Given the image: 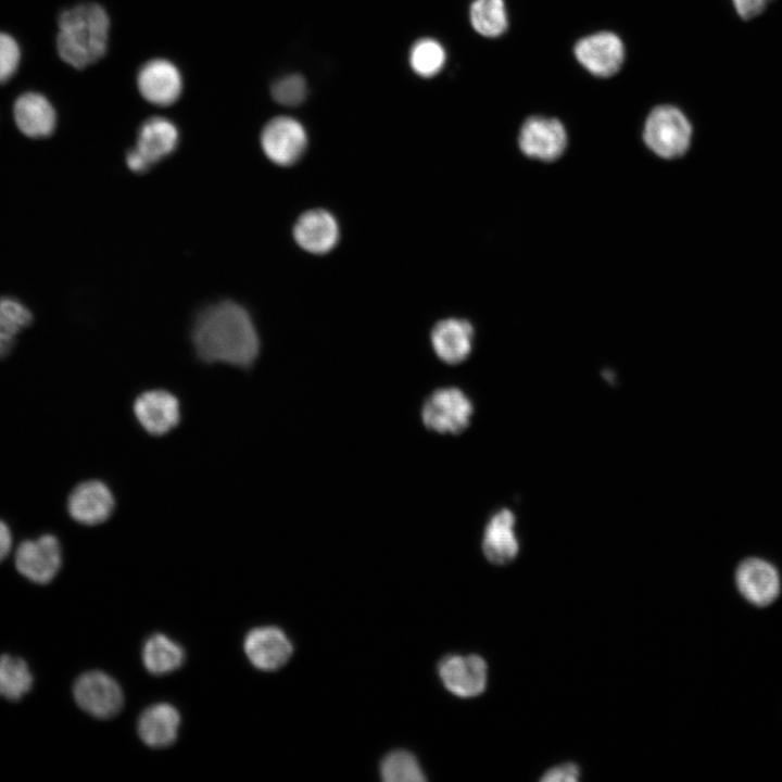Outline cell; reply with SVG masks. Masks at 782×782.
<instances>
[{"label": "cell", "mask_w": 782, "mask_h": 782, "mask_svg": "<svg viewBox=\"0 0 782 782\" xmlns=\"http://www.w3.org/2000/svg\"><path fill=\"white\" fill-rule=\"evenodd\" d=\"M180 715L167 704L160 703L149 706L138 719V734L141 741L153 748L172 745L178 733Z\"/></svg>", "instance_id": "ffe728a7"}, {"label": "cell", "mask_w": 782, "mask_h": 782, "mask_svg": "<svg viewBox=\"0 0 782 782\" xmlns=\"http://www.w3.org/2000/svg\"><path fill=\"white\" fill-rule=\"evenodd\" d=\"M12 547V533L3 520L0 519V563L9 555Z\"/></svg>", "instance_id": "d6a6232c"}, {"label": "cell", "mask_w": 782, "mask_h": 782, "mask_svg": "<svg viewBox=\"0 0 782 782\" xmlns=\"http://www.w3.org/2000/svg\"><path fill=\"white\" fill-rule=\"evenodd\" d=\"M243 647L250 663L264 671L281 668L293 653L287 634L273 626L252 629L244 639Z\"/></svg>", "instance_id": "5bb4252c"}, {"label": "cell", "mask_w": 782, "mask_h": 782, "mask_svg": "<svg viewBox=\"0 0 782 782\" xmlns=\"http://www.w3.org/2000/svg\"><path fill=\"white\" fill-rule=\"evenodd\" d=\"M21 58L16 40L0 33V84L8 81L16 72Z\"/></svg>", "instance_id": "f1b7e54d"}, {"label": "cell", "mask_w": 782, "mask_h": 782, "mask_svg": "<svg viewBox=\"0 0 782 782\" xmlns=\"http://www.w3.org/2000/svg\"><path fill=\"white\" fill-rule=\"evenodd\" d=\"M137 85L150 103L167 106L175 103L182 91V77L177 66L165 59H153L139 70Z\"/></svg>", "instance_id": "4fadbf2b"}, {"label": "cell", "mask_w": 782, "mask_h": 782, "mask_svg": "<svg viewBox=\"0 0 782 782\" xmlns=\"http://www.w3.org/2000/svg\"><path fill=\"white\" fill-rule=\"evenodd\" d=\"M567 141V133L560 121L540 115L528 117L518 136L521 152L543 162H552L562 156Z\"/></svg>", "instance_id": "9c48e42d"}, {"label": "cell", "mask_w": 782, "mask_h": 782, "mask_svg": "<svg viewBox=\"0 0 782 782\" xmlns=\"http://www.w3.org/2000/svg\"><path fill=\"white\" fill-rule=\"evenodd\" d=\"M740 594L751 604L765 607L779 595L781 580L777 568L766 559L748 557L735 570Z\"/></svg>", "instance_id": "8fae6325"}, {"label": "cell", "mask_w": 782, "mask_h": 782, "mask_svg": "<svg viewBox=\"0 0 782 782\" xmlns=\"http://www.w3.org/2000/svg\"><path fill=\"white\" fill-rule=\"evenodd\" d=\"M579 777V770L577 766L572 764L562 765L559 767H555L547 771L544 777L542 778V781L547 782H573L577 781Z\"/></svg>", "instance_id": "4dcf8cb0"}, {"label": "cell", "mask_w": 782, "mask_h": 782, "mask_svg": "<svg viewBox=\"0 0 782 782\" xmlns=\"http://www.w3.org/2000/svg\"><path fill=\"white\" fill-rule=\"evenodd\" d=\"M192 345L204 363L250 368L260 354V338L249 312L232 301L204 308L191 331Z\"/></svg>", "instance_id": "6da1fadb"}, {"label": "cell", "mask_w": 782, "mask_h": 782, "mask_svg": "<svg viewBox=\"0 0 782 782\" xmlns=\"http://www.w3.org/2000/svg\"><path fill=\"white\" fill-rule=\"evenodd\" d=\"M381 778L387 782H421L424 772L416 757L406 751H394L380 765Z\"/></svg>", "instance_id": "4316f807"}, {"label": "cell", "mask_w": 782, "mask_h": 782, "mask_svg": "<svg viewBox=\"0 0 782 782\" xmlns=\"http://www.w3.org/2000/svg\"><path fill=\"white\" fill-rule=\"evenodd\" d=\"M179 133L173 122L154 116L139 128L135 147L152 165L169 155L177 147Z\"/></svg>", "instance_id": "44dd1931"}, {"label": "cell", "mask_w": 782, "mask_h": 782, "mask_svg": "<svg viewBox=\"0 0 782 782\" xmlns=\"http://www.w3.org/2000/svg\"><path fill=\"white\" fill-rule=\"evenodd\" d=\"M692 125L686 115L677 106H655L647 115L643 139L649 150L663 159L682 156L690 148Z\"/></svg>", "instance_id": "3957f363"}, {"label": "cell", "mask_w": 782, "mask_h": 782, "mask_svg": "<svg viewBox=\"0 0 782 782\" xmlns=\"http://www.w3.org/2000/svg\"><path fill=\"white\" fill-rule=\"evenodd\" d=\"M73 695L83 710L100 719L115 716L122 709L124 702L118 683L99 670L79 676L74 683Z\"/></svg>", "instance_id": "52a82bcc"}, {"label": "cell", "mask_w": 782, "mask_h": 782, "mask_svg": "<svg viewBox=\"0 0 782 782\" xmlns=\"http://www.w3.org/2000/svg\"><path fill=\"white\" fill-rule=\"evenodd\" d=\"M184 659V648L162 633L151 635L142 647L143 665L149 672L155 676L166 674L178 669Z\"/></svg>", "instance_id": "7402d4cb"}, {"label": "cell", "mask_w": 782, "mask_h": 782, "mask_svg": "<svg viewBox=\"0 0 782 782\" xmlns=\"http://www.w3.org/2000/svg\"><path fill=\"white\" fill-rule=\"evenodd\" d=\"M307 86L303 76L289 74L278 78L270 88L274 100L286 106L301 104L306 97Z\"/></svg>", "instance_id": "83f0119b"}, {"label": "cell", "mask_w": 782, "mask_h": 782, "mask_svg": "<svg viewBox=\"0 0 782 782\" xmlns=\"http://www.w3.org/2000/svg\"><path fill=\"white\" fill-rule=\"evenodd\" d=\"M772 0H732L737 15L745 21L758 16Z\"/></svg>", "instance_id": "f546056e"}, {"label": "cell", "mask_w": 782, "mask_h": 782, "mask_svg": "<svg viewBox=\"0 0 782 782\" xmlns=\"http://www.w3.org/2000/svg\"><path fill=\"white\" fill-rule=\"evenodd\" d=\"M33 682V674L23 658L9 654L0 656V696L16 702L29 692Z\"/></svg>", "instance_id": "d4e9b609"}, {"label": "cell", "mask_w": 782, "mask_h": 782, "mask_svg": "<svg viewBox=\"0 0 782 782\" xmlns=\"http://www.w3.org/2000/svg\"><path fill=\"white\" fill-rule=\"evenodd\" d=\"M339 234L335 216L321 209L303 213L293 227V237L297 243L303 250L314 254L331 251L339 240Z\"/></svg>", "instance_id": "2e32d148"}, {"label": "cell", "mask_w": 782, "mask_h": 782, "mask_svg": "<svg viewBox=\"0 0 782 782\" xmlns=\"http://www.w3.org/2000/svg\"><path fill=\"white\" fill-rule=\"evenodd\" d=\"M33 321L31 312L17 299L0 298V358L9 355L16 335Z\"/></svg>", "instance_id": "cb8c5ba5"}, {"label": "cell", "mask_w": 782, "mask_h": 782, "mask_svg": "<svg viewBox=\"0 0 782 782\" xmlns=\"http://www.w3.org/2000/svg\"><path fill=\"white\" fill-rule=\"evenodd\" d=\"M17 128L29 138H45L52 135L56 125V113L49 100L37 92L20 96L13 106Z\"/></svg>", "instance_id": "ac0fdd59"}, {"label": "cell", "mask_w": 782, "mask_h": 782, "mask_svg": "<svg viewBox=\"0 0 782 782\" xmlns=\"http://www.w3.org/2000/svg\"><path fill=\"white\" fill-rule=\"evenodd\" d=\"M444 686L459 697L481 694L487 685V664L478 655H451L439 664Z\"/></svg>", "instance_id": "9a60e30c"}, {"label": "cell", "mask_w": 782, "mask_h": 782, "mask_svg": "<svg viewBox=\"0 0 782 782\" xmlns=\"http://www.w3.org/2000/svg\"><path fill=\"white\" fill-rule=\"evenodd\" d=\"M431 343L437 356L446 364H459L472 349L474 328L465 319L440 320L431 330Z\"/></svg>", "instance_id": "e0dca14e"}, {"label": "cell", "mask_w": 782, "mask_h": 782, "mask_svg": "<svg viewBox=\"0 0 782 782\" xmlns=\"http://www.w3.org/2000/svg\"><path fill=\"white\" fill-rule=\"evenodd\" d=\"M66 506L73 520L85 526H96L111 517L115 500L103 481L90 479L78 483L71 491Z\"/></svg>", "instance_id": "7c38bea8"}, {"label": "cell", "mask_w": 782, "mask_h": 782, "mask_svg": "<svg viewBox=\"0 0 782 782\" xmlns=\"http://www.w3.org/2000/svg\"><path fill=\"white\" fill-rule=\"evenodd\" d=\"M472 28L481 36L496 38L508 27L505 0H474L469 9Z\"/></svg>", "instance_id": "603a6c76"}, {"label": "cell", "mask_w": 782, "mask_h": 782, "mask_svg": "<svg viewBox=\"0 0 782 782\" xmlns=\"http://www.w3.org/2000/svg\"><path fill=\"white\" fill-rule=\"evenodd\" d=\"M126 164L135 173H143L151 166L136 148L130 149L126 154Z\"/></svg>", "instance_id": "1f68e13d"}, {"label": "cell", "mask_w": 782, "mask_h": 782, "mask_svg": "<svg viewBox=\"0 0 782 782\" xmlns=\"http://www.w3.org/2000/svg\"><path fill=\"white\" fill-rule=\"evenodd\" d=\"M261 146L270 162L279 166H290L302 157L307 146V135L295 118L277 116L264 126Z\"/></svg>", "instance_id": "ba28073f"}, {"label": "cell", "mask_w": 782, "mask_h": 782, "mask_svg": "<svg viewBox=\"0 0 782 782\" xmlns=\"http://www.w3.org/2000/svg\"><path fill=\"white\" fill-rule=\"evenodd\" d=\"M446 59L443 46L432 38H422L411 48L409 65L420 77L430 78L444 66Z\"/></svg>", "instance_id": "484cf974"}, {"label": "cell", "mask_w": 782, "mask_h": 782, "mask_svg": "<svg viewBox=\"0 0 782 782\" xmlns=\"http://www.w3.org/2000/svg\"><path fill=\"white\" fill-rule=\"evenodd\" d=\"M474 413L471 400L458 388L447 387L433 391L424 402V425L441 434H457L465 430Z\"/></svg>", "instance_id": "277c9868"}, {"label": "cell", "mask_w": 782, "mask_h": 782, "mask_svg": "<svg viewBox=\"0 0 782 782\" xmlns=\"http://www.w3.org/2000/svg\"><path fill=\"white\" fill-rule=\"evenodd\" d=\"M516 518L510 509L502 508L488 521L482 539V551L488 560L496 565L512 562L519 551L515 534Z\"/></svg>", "instance_id": "d6986e66"}, {"label": "cell", "mask_w": 782, "mask_h": 782, "mask_svg": "<svg viewBox=\"0 0 782 782\" xmlns=\"http://www.w3.org/2000/svg\"><path fill=\"white\" fill-rule=\"evenodd\" d=\"M61 564L60 542L50 533L21 542L14 555L16 570L29 581L38 584L51 582L58 575Z\"/></svg>", "instance_id": "5b68a950"}, {"label": "cell", "mask_w": 782, "mask_h": 782, "mask_svg": "<svg viewBox=\"0 0 782 782\" xmlns=\"http://www.w3.org/2000/svg\"><path fill=\"white\" fill-rule=\"evenodd\" d=\"M573 54L590 74L607 78L621 68L626 49L617 34L604 30L579 39L573 47Z\"/></svg>", "instance_id": "8992f818"}, {"label": "cell", "mask_w": 782, "mask_h": 782, "mask_svg": "<svg viewBox=\"0 0 782 782\" xmlns=\"http://www.w3.org/2000/svg\"><path fill=\"white\" fill-rule=\"evenodd\" d=\"M109 29V15L97 3H80L64 10L59 17L56 37L60 58L77 70L96 63L106 51Z\"/></svg>", "instance_id": "7a4b0ae2"}, {"label": "cell", "mask_w": 782, "mask_h": 782, "mask_svg": "<svg viewBox=\"0 0 782 782\" xmlns=\"http://www.w3.org/2000/svg\"><path fill=\"white\" fill-rule=\"evenodd\" d=\"M133 411L138 424L151 436H164L180 421L178 399L164 389H152L140 393Z\"/></svg>", "instance_id": "30bf717a"}]
</instances>
